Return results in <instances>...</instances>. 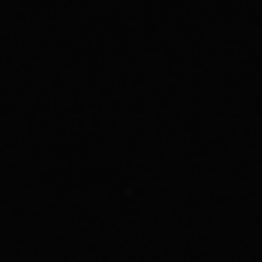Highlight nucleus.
I'll return each mask as SVG.
<instances>
[]
</instances>
